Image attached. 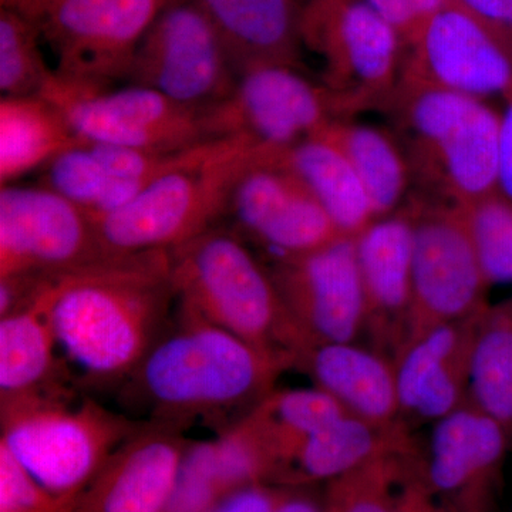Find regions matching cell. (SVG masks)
Returning <instances> with one entry per match:
<instances>
[{
    "label": "cell",
    "instance_id": "obj_1",
    "mask_svg": "<svg viewBox=\"0 0 512 512\" xmlns=\"http://www.w3.org/2000/svg\"><path fill=\"white\" fill-rule=\"evenodd\" d=\"M47 315L59 348L93 382L127 379L167 328L170 251L107 256L50 274Z\"/></svg>",
    "mask_w": 512,
    "mask_h": 512
},
{
    "label": "cell",
    "instance_id": "obj_2",
    "mask_svg": "<svg viewBox=\"0 0 512 512\" xmlns=\"http://www.w3.org/2000/svg\"><path fill=\"white\" fill-rule=\"evenodd\" d=\"M178 319L127 377L128 400L150 423L183 431L194 421L247 414L293 367L205 320L183 312Z\"/></svg>",
    "mask_w": 512,
    "mask_h": 512
},
{
    "label": "cell",
    "instance_id": "obj_3",
    "mask_svg": "<svg viewBox=\"0 0 512 512\" xmlns=\"http://www.w3.org/2000/svg\"><path fill=\"white\" fill-rule=\"evenodd\" d=\"M384 113L420 197L464 205L500 190L501 116L483 100L400 77Z\"/></svg>",
    "mask_w": 512,
    "mask_h": 512
},
{
    "label": "cell",
    "instance_id": "obj_4",
    "mask_svg": "<svg viewBox=\"0 0 512 512\" xmlns=\"http://www.w3.org/2000/svg\"><path fill=\"white\" fill-rule=\"evenodd\" d=\"M180 312L227 330L293 367L312 348L286 311L271 272L234 232L212 228L170 249Z\"/></svg>",
    "mask_w": 512,
    "mask_h": 512
},
{
    "label": "cell",
    "instance_id": "obj_5",
    "mask_svg": "<svg viewBox=\"0 0 512 512\" xmlns=\"http://www.w3.org/2000/svg\"><path fill=\"white\" fill-rule=\"evenodd\" d=\"M274 153L248 138H215L200 157L161 175L133 201L96 221L104 252L170 251L201 237L227 217L245 171Z\"/></svg>",
    "mask_w": 512,
    "mask_h": 512
},
{
    "label": "cell",
    "instance_id": "obj_6",
    "mask_svg": "<svg viewBox=\"0 0 512 512\" xmlns=\"http://www.w3.org/2000/svg\"><path fill=\"white\" fill-rule=\"evenodd\" d=\"M146 423L92 399L72 406L69 394L0 402V444L60 503L79 493Z\"/></svg>",
    "mask_w": 512,
    "mask_h": 512
},
{
    "label": "cell",
    "instance_id": "obj_7",
    "mask_svg": "<svg viewBox=\"0 0 512 512\" xmlns=\"http://www.w3.org/2000/svg\"><path fill=\"white\" fill-rule=\"evenodd\" d=\"M305 49L322 60L319 83L336 120L384 111L399 84L404 49L365 0H312L302 6Z\"/></svg>",
    "mask_w": 512,
    "mask_h": 512
},
{
    "label": "cell",
    "instance_id": "obj_8",
    "mask_svg": "<svg viewBox=\"0 0 512 512\" xmlns=\"http://www.w3.org/2000/svg\"><path fill=\"white\" fill-rule=\"evenodd\" d=\"M168 0H45L36 20L53 73L87 89L127 79L138 45Z\"/></svg>",
    "mask_w": 512,
    "mask_h": 512
},
{
    "label": "cell",
    "instance_id": "obj_9",
    "mask_svg": "<svg viewBox=\"0 0 512 512\" xmlns=\"http://www.w3.org/2000/svg\"><path fill=\"white\" fill-rule=\"evenodd\" d=\"M127 80L204 111L227 99L238 73L200 6L168 0L138 45Z\"/></svg>",
    "mask_w": 512,
    "mask_h": 512
},
{
    "label": "cell",
    "instance_id": "obj_10",
    "mask_svg": "<svg viewBox=\"0 0 512 512\" xmlns=\"http://www.w3.org/2000/svg\"><path fill=\"white\" fill-rule=\"evenodd\" d=\"M409 339L487 308L490 288L460 205L414 197ZM406 345V343H404Z\"/></svg>",
    "mask_w": 512,
    "mask_h": 512
},
{
    "label": "cell",
    "instance_id": "obj_11",
    "mask_svg": "<svg viewBox=\"0 0 512 512\" xmlns=\"http://www.w3.org/2000/svg\"><path fill=\"white\" fill-rule=\"evenodd\" d=\"M40 96L59 107L83 143L171 153L211 140L202 111L146 87L87 89L53 73Z\"/></svg>",
    "mask_w": 512,
    "mask_h": 512
},
{
    "label": "cell",
    "instance_id": "obj_12",
    "mask_svg": "<svg viewBox=\"0 0 512 512\" xmlns=\"http://www.w3.org/2000/svg\"><path fill=\"white\" fill-rule=\"evenodd\" d=\"M336 120L328 92L301 69L261 66L238 76L221 103L202 111L208 138L242 137L284 151Z\"/></svg>",
    "mask_w": 512,
    "mask_h": 512
},
{
    "label": "cell",
    "instance_id": "obj_13",
    "mask_svg": "<svg viewBox=\"0 0 512 512\" xmlns=\"http://www.w3.org/2000/svg\"><path fill=\"white\" fill-rule=\"evenodd\" d=\"M96 221L45 185L0 191V278L60 274L107 258Z\"/></svg>",
    "mask_w": 512,
    "mask_h": 512
},
{
    "label": "cell",
    "instance_id": "obj_14",
    "mask_svg": "<svg viewBox=\"0 0 512 512\" xmlns=\"http://www.w3.org/2000/svg\"><path fill=\"white\" fill-rule=\"evenodd\" d=\"M402 77L484 100L512 93V33L457 0L404 50Z\"/></svg>",
    "mask_w": 512,
    "mask_h": 512
},
{
    "label": "cell",
    "instance_id": "obj_15",
    "mask_svg": "<svg viewBox=\"0 0 512 512\" xmlns=\"http://www.w3.org/2000/svg\"><path fill=\"white\" fill-rule=\"evenodd\" d=\"M286 311L309 345L350 343L363 330L365 301L356 241L340 237L269 268Z\"/></svg>",
    "mask_w": 512,
    "mask_h": 512
},
{
    "label": "cell",
    "instance_id": "obj_16",
    "mask_svg": "<svg viewBox=\"0 0 512 512\" xmlns=\"http://www.w3.org/2000/svg\"><path fill=\"white\" fill-rule=\"evenodd\" d=\"M227 215L239 234L271 252L274 261L308 254L343 237L308 187L275 163L274 154L239 178Z\"/></svg>",
    "mask_w": 512,
    "mask_h": 512
},
{
    "label": "cell",
    "instance_id": "obj_17",
    "mask_svg": "<svg viewBox=\"0 0 512 512\" xmlns=\"http://www.w3.org/2000/svg\"><path fill=\"white\" fill-rule=\"evenodd\" d=\"M511 446L503 426L467 400L434 424L424 481L453 512H494Z\"/></svg>",
    "mask_w": 512,
    "mask_h": 512
},
{
    "label": "cell",
    "instance_id": "obj_18",
    "mask_svg": "<svg viewBox=\"0 0 512 512\" xmlns=\"http://www.w3.org/2000/svg\"><path fill=\"white\" fill-rule=\"evenodd\" d=\"M413 234L414 207L407 201L355 237L365 301L363 330L376 352L390 360L409 339Z\"/></svg>",
    "mask_w": 512,
    "mask_h": 512
},
{
    "label": "cell",
    "instance_id": "obj_19",
    "mask_svg": "<svg viewBox=\"0 0 512 512\" xmlns=\"http://www.w3.org/2000/svg\"><path fill=\"white\" fill-rule=\"evenodd\" d=\"M188 444L181 430L147 421L55 512H163Z\"/></svg>",
    "mask_w": 512,
    "mask_h": 512
},
{
    "label": "cell",
    "instance_id": "obj_20",
    "mask_svg": "<svg viewBox=\"0 0 512 512\" xmlns=\"http://www.w3.org/2000/svg\"><path fill=\"white\" fill-rule=\"evenodd\" d=\"M485 309L427 330L399 350L393 365L400 417L436 423L467 402L474 343Z\"/></svg>",
    "mask_w": 512,
    "mask_h": 512
},
{
    "label": "cell",
    "instance_id": "obj_21",
    "mask_svg": "<svg viewBox=\"0 0 512 512\" xmlns=\"http://www.w3.org/2000/svg\"><path fill=\"white\" fill-rule=\"evenodd\" d=\"M221 36L238 76L261 66L303 67L299 0H194Z\"/></svg>",
    "mask_w": 512,
    "mask_h": 512
},
{
    "label": "cell",
    "instance_id": "obj_22",
    "mask_svg": "<svg viewBox=\"0 0 512 512\" xmlns=\"http://www.w3.org/2000/svg\"><path fill=\"white\" fill-rule=\"evenodd\" d=\"M298 367L350 416L377 426L402 423L393 360L382 353L353 342L323 343L306 350Z\"/></svg>",
    "mask_w": 512,
    "mask_h": 512
},
{
    "label": "cell",
    "instance_id": "obj_23",
    "mask_svg": "<svg viewBox=\"0 0 512 512\" xmlns=\"http://www.w3.org/2000/svg\"><path fill=\"white\" fill-rule=\"evenodd\" d=\"M49 275L33 301L0 318V402L69 394L60 384L56 355L59 342L47 315Z\"/></svg>",
    "mask_w": 512,
    "mask_h": 512
},
{
    "label": "cell",
    "instance_id": "obj_24",
    "mask_svg": "<svg viewBox=\"0 0 512 512\" xmlns=\"http://www.w3.org/2000/svg\"><path fill=\"white\" fill-rule=\"evenodd\" d=\"M396 451H413L406 424L377 426L345 414L302 444L281 481H332L373 458Z\"/></svg>",
    "mask_w": 512,
    "mask_h": 512
},
{
    "label": "cell",
    "instance_id": "obj_25",
    "mask_svg": "<svg viewBox=\"0 0 512 512\" xmlns=\"http://www.w3.org/2000/svg\"><path fill=\"white\" fill-rule=\"evenodd\" d=\"M274 161L308 187L343 237L355 238L376 221L365 187L352 165L323 138L311 137L279 151Z\"/></svg>",
    "mask_w": 512,
    "mask_h": 512
},
{
    "label": "cell",
    "instance_id": "obj_26",
    "mask_svg": "<svg viewBox=\"0 0 512 512\" xmlns=\"http://www.w3.org/2000/svg\"><path fill=\"white\" fill-rule=\"evenodd\" d=\"M59 107L43 96L2 97L0 100V181L15 183L42 170L57 156L80 146Z\"/></svg>",
    "mask_w": 512,
    "mask_h": 512
},
{
    "label": "cell",
    "instance_id": "obj_27",
    "mask_svg": "<svg viewBox=\"0 0 512 512\" xmlns=\"http://www.w3.org/2000/svg\"><path fill=\"white\" fill-rule=\"evenodd\" d=\"M346 410L323 390H272L239 421L262 447L274 477L282 474L316 431L345 416Z\"/></svg>",
    "mask_w": 512,
    "mask_h": 512
},
{
    "label": "cell",
    "instance_id": "obj_28",
    "mask_svg": "<svg viewBox=\"0 0 512 512\" xmlns=\"http://www.w3.org/2000/svg\"><path fill=\"white\" fill-rule=\"evenodd\" d=\"M338 148L362 181L376 220L402 207L413 185L412 171L393 133L372 126L333 120L316 136Z\"/></svg>",
    "mask_w": 512,
    "mask_h": 512
},
{
    "label": "cell",
    "instance_id": "obj_29",
    "mask_svg": "<svg viewBox=\"0 0 512 512\" xmlns=\"http://www.w3.org/2000/svg\"><path fill=\"white\" fill-rule=\"evenodd\" d=\"M468 400L498 421L512 441V298L488 305L481 316Z\"/></svg>",
    "mask_w": 512,
    "mask_h": 512
},
{
    "label": "cell",
    "instance_id": "obj_30",
    "mask_svg": "<svg viewBox=\"0 0 512 512\" xmlns=\"http://www.w3.org/2000/svg\"><path fill=\"white\" fill-rule=\"evenodd\" d=\"M412 451L373 458L329 481L323 512H396L410 473Z\"/></svg>",
    "mask_w": 512,
    "mask_h": 512
},
{
    "label": "cell",
    "instance_id": "obj_31",
    "mask_svg": "<svg viewBox=\"0 0 512 512\" xmlns=\"http://www.w3.org/2000/svg\"><path fill=\"white\" fill-rule=\"evenodd\" d=\"M43 36L36 20L0 6V92L2 97L39 96L53 67L42 52Z\"/></svg>",
    "mask_w": 512,
    "mask_h": 512
},
{
    "label": "cell",
    "instance_id": "obj_32",
    "mask_svg": "<svg viewBox=\"0 0 512 512\" xmlns=\"http://www.w3.org/2000/svg\"><path fill=\"white\" fill-rule=\"evenodd\" d=\"M488 285L512 282V201L500 190L460 205Z\"/></svg>",
    "mask_w": 512,
    "mask_h": 512
},
{
    "label": "cell",
    "instance_id": "obj_33",
    "mask_svg": "<svg viewBox=\"0 0 512 512\" xmlns=\"http://www.w3.org/2000/svg\"><path fill=\"white\" fill-rule=\"evenodd\" d=\"M212 440L188 444L163 512H210L224 497Z\"/></svg>",
    "mask_w": 512,
    "mask_h": 512
},
{
    "label": "cell",
    "instance_id": "obj_34",
    "mask_svg": "<svg viewBox=\"0 0 512 512\" xmlns=\"http://www.w3.org/2000/svg\"><path fill=\"white\" fill-rule=\"evenodd\" d=\"M59 504L0 444V512H55Z\"/></svg>",
    "mask_w": 512,
    "mask_h": 512
},
{
    "label": "cell",
    "instance_id": "obj_35",
    "mask_svg": "<svg viewBox=\"0 0 512 512\" xmlns=\"http://www.w3.org/2000/svg\"><path fill=\"white\" fill-rule=\"evenodd\" d=\"M392 28L403 49L413 46L450 0H365Z\"/></svg>",
    "mask_w": 512,
    "mask_h": 512
},
{
    "label": "cell",
    "instance_id": "obj_36",
    "mask_svg": "<svg viewBox=\"0 0 512 512\" xmlns=\"http://www.w3.org/2000/svg\"><path fill=\"white\" fill-rule=\"evenodd\" d=\"M274 504L275 490L258 483L224 495L210 512H274Z\"/></svg>",
    "mask_w": 512,
    "mask_h": 512
},
{
    "label": "cell",
    "instance_id": "obj_37",
    "mask_svg": "<svg viewBox=\"0 0 512 512\" xmlns=\"http://www.w3.org/2000/svg\"><path fill=\"white\" fill-rule=\"evenodd\" d=\"M505 100H507V110L501 116L498 185L505 197L512 201V93L505 97Z\"/></svg>",
    "mask_w": 512,
    "mask_h": 512
},
{
    "label": "cell",
    "instance_id": "obj_38",
    "mask_svg": "<svg viewBox=\"0 0 512 512\" xmlns=\"http://www.w3.org/2000/svg\"><path fill=\"white\" fill-rule=\"evenodd\" d=\"M481 18L512 33V0H457Z\"/></svg>",
    "mask_w": 512,
    "mask_h": 512
},
{
    "label": "cell",
    "instance_id": "obj_39",
    "mask_svg": "<svg viewBox=\"0 0 512 512\" xmlns=\"http://www.w3.org/2000/svg\"><path fill=\"white\" fill-rule=\"evenodd\" d=\"M274 512H323V508L306 495L275 491Z\"/></svg>",
    "mask_w": 512,
    "mask_h": 512
},
{
    "label": "cell",
    "instance_id": "obj_40",
    "mask_svg": "<svg viewBox=\"0 0 512 512\" xmlns=\"http://www.w3.org/2000/svg\"><path fill=\"white\" fill-rule=\"evenodd\" d=\"M0 2H2V6H6V8L18 10V12L23 13V15L33 18L37 9L42 6L45 0H0Z\"/></svg>",
    "mask_w": 512,
    "mask_h": 512
},
{
    "label": "cell",
    "instance_id": "obj_41",
    "mask_svg": "<svg viewBox=\"0 0 512 512\" xmlns=\"http://www.w3.org/2000/svg\"><path fill=\"white\" fill-rule=\"evenodd\" d=\"M309 2H312V0H299V3H301V5H306V3H309Z\"/></svg>",
    "mask_w": 512,
    "mask_h": 512
}]
</instances>
